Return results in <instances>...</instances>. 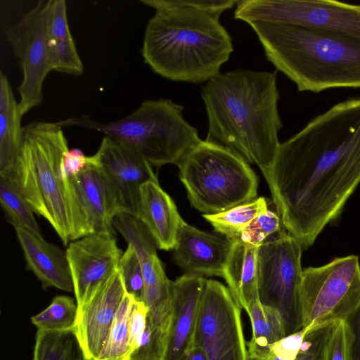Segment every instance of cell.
<instances>
[{"label":"cell","mask_w":360,"mask_h":360,"mask_svg":"<svg viewBox=\"0 0 360 360\" xmlns=\"http://www.w3.org/2000/svg\"><path fill=\"white\" fill-rule=\"evenodd\" d=\"M247 360H281L268 346L247 342Z\"/></svg>","instance_id":"obj_41"},{"label":"cell","mask_w":360,"mask_h":360,"mask_svg":"<svg viewBox=\"0 0 360 360\" xmlns=\"http://www.w3.org/2000/svg\"><path fill=\"white\" fill-rule=\"evenodd\" d=\"M347 322L354 336L352 360H360V304Z\"/></svg>","instance_id":"obj_42"},{"label":"cell","mask_w":360,"mask_h":360,"mask_svg":"<svg viewBox=\"0 0 360 360\" xmlns=\"http://www.w3.org/2000/svg\"><path fill=\"white\" fill-rule=\"evenodd\" d=\"M178 360H208L202 347L193 343Z\"/></svg>","instance_id":"obj_43"},{"label":"cell","mask_w":360,"mask_h":360,"mask_svg":"<svg viewBox=\"0 0 360 360\" xmlns=\"http://www.w3.org/2000/svg\"><path fill=\"white\" fill-rule=\"evenodd\" d=\"M69 179L78 238L93 233H112L113 219L124 211L114 188L93 155L84 169Z\"/></svg>","instance_id":"obj_14"},{"label":"cell","mask_w":360,"mask_h":360,"mask_svg":"<svg viewBox=\"0 0 360 360\" xmlns=\"http://www.w3.org/2000/svg\"><path fill=\"white\" fill-rule=\"evenodd\" d=\"M250 25L267 60L299 91L360 88V38L278 23Z\"/></svg>","instance_id":"obj_4"},{"label":"cell","mask_w":360,"mask_h":360,"mask_svg":"<svg viewBox=\"0 0 360 360\" xmlns=\"http://www.w3.org/2000/svg\"><path fill=\"white\" fill-rule=\"evenodd\" d=\"M126 292L136 300L142 302L145 291V281L139 259L133 248L128 245L118 264Z\"/></svg>","instance_id":"obj_33"},{"label":"cell","mask_w":360,"mask_h":360,"mask_svg":"<svg viewBox=\"0 0 360 360\" xmlns=\"http://www.w3.org/2000/svg\"><path fill=\"white\" fill-rule=\"evenodd\" d=\"M49 44L53 70L75 76L83 74L84 65L72 36L56 41L49 39Z\"/></svg>","instance_id":"obj_32"},{"label":"cell","mask_w":360,"mask_h":360,"mask_svg":"<svg viewBox=\"0 0 360 360\" xmlns=\"http://www.w3.org/2000/svg\"><path fill=\"white\" fill-rule=\"evenodd\" d=\"M78 307L74 300L67 295L55 297L51 304L31 318L37 330L63 331L75 328Z\"/></svg>","instance_id":"obj_28"},{"label":"cell","mask_w":360,"mask_h":360,"mask_svg":"<svg viewBox=\"0 0 360 360\" xmlns=\"http://www.w3.org/2000/svg\"><path fill=\"white\" fill-rule=\"evenodd\" d=\"M276 72L236 69L219 73L202 87L208 118L205 140L226 147L262 172L281 144Z\"/></svg>","instance_id":"obj_3"},{"label":"cell","mask_w":360,"mask_h":360,"mask_svg":"<svg viewBox=\"0 0 360 360\" xmlns=\"http://www.w3.org/2000/svg\"><path fill=\"white\" fill-rule=\"evenodd\" d=\"M50 41H56L65 39L72 34L67 16V5L65 0H53L49 26Z\"/></svg>","instance_id":"obj_38"},{"label":"cell","mask_w":360,"mask_h":360,"mask_svg":"<svg viewBox=\"0 0 360 360\" xmlns=\"http://www.w3.org/2000/svg\"><path fill=\"white\" fill-rule=\"evenodd\" d=\"M259 247L245 243L239 238L233 240L224 266L223 278L235 301L245 311L252 302L259 298L257 286Z\"/></svg>","instance_id":"obj_21"},{"label":"cell","mask_w":360,"mask_h":360,"mask_svg":"<svg viewBox=\"0 0 360 360\" xmlns=\"http://www.w3.org/2000/svg\"><path fill=\"white\" fill-rule=\"evenodd\" d=\"M315 327L316 326H314V324H310L295 333L287 335L282 339L269 345V347L281 360H295L305 336L310 330Z\"/></svg>","instance_id":"obj_37"},{"label":"cell","mask_w":360,"mask_h":360,"mask_svg":"<svg viewBox=\"0 0 360 360\" xmlns=\"http://www.w3.org/2000/svg\"><path fill=\"white\" fill-rule=\"evenodd\" d=\"M281 219L271 210H266L257 215L242 231L239 239L245 243L260 246L270 235L281 231Z\"/></svg>","instance_id":"obj_34"},{"label":"cell","mask_w":360,"mask_h":360,"mask_svg":"<svg viewBox=\"0 0 360 360\" xmlns=\"http://www.w3.org/2000/svg\"><path fill=\"white\" fill-rule=\"evenodd\" d=\"M168 338L153 323L148 315L143 333L136 340L130 360H165Z\"/></svg>","instance_id":"obj_31"},{"label":"cell","mask_w":360,"mask_h":360,"mask_svg":"<svg viewBox=\"0 0 360 360\" xmlns=\"http://www.w3.org/2000/svg\"><path fill=\"white\" fill-rule=\"evenodd\" d=\"M267 210L265 198L260 197L224 212L204 214L202 217L217 232L234 240L239 238L242 231L257 215Z\"/></svg>","instance_id":"obj_26"},{"label":"cell","mask_w":360,"mask_h":360,"mask_svg":"<svg viewBox=\"0 0 360 360\" xmlns=\"http://www.w3.org/2000/svg\"><path fill=\"white\" fill-rule=\"evenodd\" d=\"M333 323H326L310 330L295 360H325L327 342Z\"/></svg>","instance_id":"obj_36"},{"label":"cell","mask_w":360,"mask_h":360,"mask_svg":"<svg viewBox=\"0 0 360 360\" xmlns=\"http://www.w3.org/2000/svg\"><path fill=\"white\" fill-rule=\"evenodd\" d=\"M354 336L345 321L334 322L327 342L325 360H352Z\"/></svg>","instance_id":"obj_35"},{"label":"cell","mask_w":360,"mask_h":360,"mask_svg":"<svg viewBox=\"0 0 360 360\" xmlns=\"http://www.w3.org/2000/svg\"><path fill=\"white\" fill-rule=\"evenodd\" d=\"M232 244V240L221 234L202 231L183 221L173 258L186 274L223 277Z\"/></svg>","instance_id":"obj_16"},{"label":"cell","mask_w":360,"mask_h":360,"mask_svg":"<svg viewBox=\"0 0 360 360\" xmlns=\"http://www.w3.org/2000/svg\"><path fill=\"white\" fill-rule=\"evenodd\" d=\"M205 280L185 274L172 281L173 319L165 360H178L192 346Z\"/></svg>","instance_id":"obj_18"},{"label":"cell","mask_w":360,"mask_h":360,"mask_svg":"<svg viewBox=\"0 0 360 360\" xmlns=\"http://www.w3.org/2000/svg\"><path fill=\"white\" fill-rule=\"evenodd\" d=\"M68 261L78 314L117 271L122 255L111 233H93L68 244Z\"/></svg>","instance_id":"obj_13"},{"label":"cell","mask_w":360,"mask_h":360,"mask_svg":"<svg viewBox=\"0 0 360 360\" xmlns=\"http://www.w3.org/2000/svg\"><path fill=\"white\" fill-rule=\"evenodd\" d=\"M113 226L135 251L141 265L145 286H154L167 281L156 252L157 245L145 226L135 216L122 212L115 217Z\"/></svg>","instance_id":"obj_22"},{"label":"cell","mask_w":360,"mask_h":360,"mask_svg":"<svg viewBox=\"0 0 360 360\" xmlns=\"http://www.w3.org/2000/svg\"><path fill=\"white\" fill-rule=\"evenodd\" d=\"M148 315V309L144 302L135 300L129 317V341L131 350L136 340L146 329Z\"/></svg>","instance_id":"obj_39"},{"label":"cell","mask_w":360,"mask_h":360,"mask_svg":"<svg viewBox=\"0 0 360 360\" xmlns=\"http://www.w3.org/2000/svg\"><path fill=\"white\" fill-rule=\"evenodd\" d=\"M301 243L281 230L258 250V297L263 304L277 309L285 324L287 335L302 329L300 288L303 269Z\"/></svg>","instance_id":"obj_9"},{"label":"cell","mask_w":360,"mask_h":360,"mask_svg":"<svg viewBox=\"0 0 360 360\" xmlns=\"http://www.w3.org/2000/svg\"><path fill=\"white\" fill-rule=\"evenodd\" d=\"M184 107L169 99L143 101L130 115L108 122L89 116L57 122L62 128L78 127L104 134L141 154L151 165H178L202 140L184 117Z\"/></svg>","instance_id":"obj_6"},{"label":"cell","mask_w":360,"mask_h":360,"mask_svg":"<svg viewBox=\"0 0 360 360\" xmlns=\"http://www.w3.org/2000/svg\"><path fill=\"white\" fill-rule=\"evenodd\" d=\"M0 202L14 227L40 233L33 211L12 180L4 175H0Z\"/></svg>","instance_id":"obj_29"},{"label":"cell","mask_w":360,"mask_h":360,"mask_svg":"<svg viewBox=\"0 0 360 360\" xmlns=\"http://www.w3.org/2000/svg\"><path fill=\"white\" fill-rule=\"evenodd\" d=\"M245 311L252 326L251 342L265 347L287 335L281 312L273 307L262 304L259 298L252 302Z\"/></svg>","instance_id":"obj_27"},{"label":"cell","mask_w":360,"mask_h":360,"mask_svg":"<svg viewBox=\"0 0 360 360\" xmlns=\"http://www.w3.org/2000/svg\"><path fill=\"white\" fill-rule=\"evenodd\" d=\"M262 174L284 229L307 249L360 184V97L311 120Z\"/></svg>","instance_id":"obj_1"},{"label":"cell","mask_w":360,"mask_h":360,"mask_svg":"<svg viewBox=\"0 0 360 360\" xmlns=\"http://www.w3.org/2000/svg\"><path fill=\"white\" fill-rule=\"evenodd\" d=\"M89 156H86L78 148L68 150L64 155L63 167L68 177L77 176L86 166Z\"/></svg>","instance_id":"obj_40"},{"label":"cell","mask_w":360,"mask_h":360,"mask_svg":"<svg viewBox=\"0 0 360 360\" xmlns=\"http://www.w3.org/2000/svg\"><path fill=\"white\" fill-rule=\"evenodd\" d=\"M177 166L188 200L200 212L216 214L256 199L254 171L226 147L202 140Z\"/></svg>","instance_id":"obj_7"},{"label":"cell","mask_w":360,"mask_h":360,"mask_svg":"<svg viewBox=\"0 0 360 360\" xmlns=\"http://www.w3.org/2000/svg\"><path fill=\"white\" fill-rule=\"evenodd\" d=\"M154 326L168 337L173 319L172 281L155 286L145 287L143 301Z\"/></svg>","instance_id":"obj_30"},{"label":"cell","mask_w":360,"mask_h":360,"mask_svg":"<svg viewBox=\"0 0 360 360\" xmlns=\"http://www.w3.org/2000/svg\"><path fill=\"white\" fill-rule=\"evenodd\" d=\"M135 217L147 229L157 248L164 250L174 248L184 220L158 180L149 181L141 186Z\"/></svg>","instance_id":"obj_20"},{"label":"cell","mask_w":360,"mask_h":360,"mask_svg":"<svg viewBox=\"0 0 360 360\" xmlns=\"http://www.w3.org/2000/svg\"><path fill=\"white\" fill-rule=\"evenodd\" d=\"M14 228L27 268L41 281L43 288L54 287L67 292L73 291L66 250L46 242L41 233L21 227Z\"/></svg>","instance_id":"obj_19"},{"label":"cell","mask_w":360,"mask_h":360,"mask_svg":"<svg viewBox=\"0 0 360 360\" xmlns=\"http://www.w3.org/2000/svg\"><path fill=\"white\" fill-rule=\"evenodd\" d=\"M34 360H88L75 329L63 331L37 330Z\"/></svg>","instance_id":"obj_24"},{"label":"cell","mask_w":360,"mask_h":360,"mask_svg":"<svg viewBox=\"0 0 360 360\" xmlns=\"http://www.w3.org/2000/svg\"><path fill=\"white\" fill-rule=\"evenodd\" d=\"M125 293L117 269L78 314L75 330L88 360L99 356Z\"/></svg>","instance_id":"obj_17"},{"label":"cell","mask_w":360,"mask_h":360,"mask_svg":"<svg viewBox=\"0 0 360 360\" xmlns=\"http://www.w3.org/2000/svg\"><path fill=\"white\" fill-rule=\"evenodd\" d=\"M57 122H35L23 127L16 160L7 172L34 213L44 218L65 245L75 240L74 198L63 167L68 150Z\"/></svg>","instance_id":"obj_5"},{"label":"cell","mask_w":360,"mask_h":360,"mask_svg":"<svg viewBox=\"0 0 360 360\" xmlns=\"http://www.w3.org/2000/svg\"><path fill=\"white\" fill-rule=\"evenodd\" d=\"M360 304V263L356 255L335 257L303 269L300 288L302 328L347 321Z\"/></svg>","instance_id":"obj_8"},{"label":"cell","mask_w":360,"mask_h":360,"mask_svg":"<svg viewBox=\"0 0 360 360\" xmlns=\"http://www.w3.org/2000/svg\"><path fill=\"white\" fill-rule=\"evenodd\" d=\"M241 310L228 287L205 280L193 343L208 360H247Z\"/></svg>","instance_id":"obj_12"},{"label":"cell","mask_w":360,"mask_h":360,"mask_svg":"<svg viewBox=\"0 0 360 360\" xmlns=\"http://www.w3.org/2000/svg\"><path fill=\"white\" fill-rule=\"evenodd\" d=\"M23 115L16 101L7 76L0 72V174L14 165L20 148Z\"/></svg>","instance_id":"obj_23"},{"label":"cell","mask_w":360,"mask_h":360,"mask_svg":"<svg viewBox=\"0 0 360 360\" xmlns=\"http://www.w3.org/2000/svg\"><path fill=\"white\" fill-rule=\"evenodd\" d=\"M52 4L39 1L5 32L22 72L18 104L22 115L41 104L44 82L53 70L48 32Z\"/></svg>","instance_id":"obj_11"},{"label":"cell","mask_w":360,"mask_h":360,"mask_svg":"<svg viewBox=\"0 0 360 360\" xmlns=\"http://www.w3.org/2000/svg\"><path fill=\"white\" fill-rule=\"evenodd\" d=\"M234 18L278 23L360 38V4L333 0L238 1Z\"/></svg>","instance_id":"obj_10"},{"label":"cell","mask_w":360,"mask_h":360,"mask_svg":"<svg viewBox=\"0 0 360 360\" xmlns=\"http://www.w3.org/2000/svg\"><path fill=\"white\" fill-rule=\"evenodd\" d=\"M135 299L125 293L109 329L104 345L95 360H130L129 317Z\"/></svg>","instance_id":"obj_25"},{"label":"cell","mask_w":360,"mask_h":360,"mask_svg":"<svg viewBox=\"0 0 360 360\" xmlns=\"http://www.w3.org/2000/svg\"><path fill=\"white\" fill-rule=\"evenodd\" d=\"M155 10L144 32L141 53L156 74L169 80L208 82L233 51L219 22L235 0H141Z\"/></svg>","instance_id":"obj_2"},{"label":"cell","mask_w":360,"mask_h":360,"mask_svg":"<svg viewBox=\"0 0 360 360\" xmlns=\"http://www.w3.org/2000/svg\"><path fill=\"white\" fill-rule=\"evenodd\" d=\"M93 157L114 188L124 212L136 216L141 186L158 180L151 165L136 150L106 136Z\"/></svg>","instance_id":"obj_15"}]
</instances>
